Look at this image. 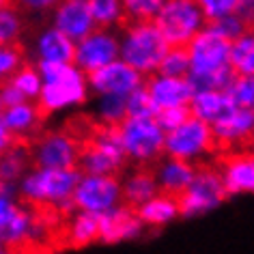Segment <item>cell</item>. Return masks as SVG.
I'll return each instance as SVG.
<instances>
[{
  "instance_id": "cell-7",
  "label": "cell",
  "mask_w": 254,
  "mask_h": 254,
  "mask_svg": "<svg viewBox=\"0 0 254 254\" xmlns=\"http://www.w3.org/2000/svg\"><path fill=\"white\" fill-rule=\"evenodd\" d=\"M125 164L127 160L121 149L117 127H97L80 149L78 173L117 177L119 170L125 168Z\"/></svg>"
},
{
  "instance_id": "cell-15",
  "label": "cell",
  "mask_w": 254,
  "mask_h": 254,
  "mask_svg": "<svg viewBox=\"0 0 254 254\" xmlns=\"http://www.w3.org/2000/svg\"><path fill=\"white\" fill-rule=\"evenodd\" d=\"M218 175L222 186L226 190V196H244L252 194L254 190V157L248 149L231 151L226 157H222Z\"/></svg>"
},
{
  "instance_id": "cell-32",
  "label": "cell",
  "mask_w": 254,
  "mask_h": 254,
  "mask_svg": "<svg viewBox=\"0 0 254 254\" xmlns=\"http://www.w3.org/2000/svg\"><path fill=\"white\" fill-rule=\"evenodd\" d=\"M11 84H13L20 95L26 101H37L39 97V91H41V75L37 71V67L33 65H22L17 71L11 75Z\"/></svg>"
},
{
  "instance_id": "cell-9",
  "label": "cell",
  "mask_w": 254,
  "mask_h": 254,
  "mask_svg": "<svg viewBox=\"0 0 254 254\" xmlns=\"http://www.w3.org/2000/svg\"><path fill=\"white\" fill-rule=\"evenodd\" d=\"M228 198L226 190L222 186L218 168L200 166L190 181V186L183 190V194L177 198L179 205V218H200L222 207V202Z\"/></svg>"
},
{
  "instance_id": "cell-41",
  "label": "cell",
  "mask_w": 254,
  "mask_h": 254,
  "mask_svg": "<svg viewBox=\"0 0 254 254\" xmlns=\"http://www.w3.org/2000/svg\"><path fill=\"white\" fill-rule=\"evenodd\" d=\"M15 2L17 7L26 13H35V15H41V13H52V9L61 0H11Z\"/></svg>"
},
{
  "instance_id": "cell-16",
  "label": "cell",
  "mask_w": 254,
  "mask_h": 254,
  "mask_svg": "<svg viewBox=\"0 0 254 254\" xmlns=\"http://www.w3.org/2000/svg\"><path fill=\"white\" fill-rule=\"evenodd\" d=\"M144 233L136 211L127 205H117L104 215H99V244H123V241H134Z\"/></svg>"
},
{
  "instance_id": "cell-42",
  "label": "cell",
  "mask_w": 254,
  "mask_h": 254,
  "mask_svg": "<svg viewBox=\"0 0 254 254\" xmlns=\"http://www.w3.org/2000/svg\"><path fill=\"white\" fill-rule=\"evenodd\" d=\"M0 99H2V106L4 108H9V106H17V104H22V101H26L20 95V91L11 84V82H4L2 86H0Z\"/></svg>"
},
{
  "instance_id": "cell-36",
  "label": "cell",
  "mask_w": 254,
  "mask_h": 254,
  "mask_svg": "<svg viewBox=\"0 0 254 254\" xmlns=\"http://www.w3.org/2000/svg\"><path fill=\"white\" fill-rule=\"evenodd\" d=\"M224 93L228 95V99L233 101L235 108L252 110V106H254V80L252 78L235 75V78L231 80V84L224 88Z\"/></svg>"
},
{
  "instance_id": "cell-20",
  "label": "cell",
  "mask_w": 254,
  "mask_h": 254,
  "mask_svg": "<svg viewBox=\"0 0 254 254\" xmlns=\"http://www.w3.org/2000/svg\"><path fill=\"white\" fill-rule=\"evenodd\" d=\"M151 173H153L157 190H160L162 194L179 198L183 194V190L192 181L196 166L194 164H188V162H181V160H175V157H160Z\"/></svg>"
},
{
  "instance_id": "cell-25",
  "label": "cell",
  "mask_w": 254,
  "mask_h": 254,
  "mask_svg": "<svg viewBox=\"0 0 254 254\" xmlns=\"http://www.w3.org/2000/svg\"><path fill=\"white\" fill-rule=\"evenodd\" d=\"M144 228H164L179 218V205L175 196L157 192L153 198L134 209Z\"/></svg>"
},
{
  "instance_id": "cell-35",
  "label": "cell",
  "mask_w": 254,
  "mask_h": 254,
  "mask_svg": "<svg viewBox=\"0 0 254 254\" xmlns=\"http://www.w3.org/2000/svg\"><path fill=\"white\" fill-rule=\"evenodd\" d=\"M125 112H127V117H131V119H153L157 114L144 84L140 88H136V91H131L125 97Z\"/></svg>"
},
{
  "instance_id": "cell-27",
  "label": "cell",
  "mask_w": 254,
  "mask_h": 254,
  "mask_svg": "<svg viewBox=\"0 0 254 254\" xmlns=\"http://www.w3.org/2000/svg\"><path fill=\"white\" fill-rule=\"evenodd\" d=\"M228 67H231L233 75H241V78H252L254 73V35L248 30L235 41H231L228 48Z\"/></svg>"
},
{
  "instance_id": "cell-6",
  "label": "cell",
  "mask_w": 254,
  "mask_h": 254,
  "mask_svg": "<svg viewBox=\"0 0 254 254\" xmlns=\"http://www.w3.org/2000/svg\"><path fill=\"white\" fill-rule=\"evenodd\" d=\"M119 142L123 149L127 162H134L138 166L155 164L164 155V131L153 119H131L127 117L117 127Z\"/></svg>"
},
{
  "instance_id": "cell-30",
  "label": "cell",
  "mask_w": 254,
  "mask_h": 254,
  "mask_svg": "<svg viewBox=\"0 0 254 254\" xmlns=\"http://www.w3.org/2000/svg\"><path fill=\"white\" fill-rule=\"evenodd\" d=\"M88 11L93 15V22L97 28L112 30L114 26L123 24V7L121 0H86Z\"/></svg>"
},
{
  "instance_id": "cell-38",
  "label": "cell",
  "mask_w": 254,
  "mask_h": 254,
  "mask_svg": "<svg viewBox=\"0 0 254 254\" xmlns=\"http://www.w3.org/2000/svg\"><path fill=\"white\" fill-rule=\"evenodd\" d=\"M24 65V52L17 46H0V86Z\"/></svg>"
},
{
  "instance_id": "cell-13",
  "label": "cell",
  "mask_w": 254,
  "mask_h": 254,
  "mask_svg": "<svg viewBox=\"0 0 254 254\" xmlns=\"http://www.w3.org/2000/svg\"><path fill=\"white\" fill-rule=\"evenodd\" d=\"M119 61V35L108 28H95L73 46V65L84 75Z\"/></svg>"
},
{
  "instance_id": "cell-14",
  "label": "cell",
  "mask_w": 254,
  "mask_h": 254,
  "mask_svg": "<svg viewBox=\"0 0 254 254\" xmlns=\"http://www.w3.org/2000/svg\"><path fill=\"white\" fill-rule=\"evenodd\" d=\"M86 82H88V91L95 97H101V95L127 97L131 91H136V88H140L144 84V78L119 59L110 63V65L97 69V71L88 73Z\"/></svg>"
},
{
  "instance_id": "cell-31",
  "label": "cell",
  "mask_w": 254,
  "mask_h": 254,
  "mask_svg": "<svg viewBox=\"0 0 254 254\" xmlns=\"http://www.w3.org/2000/svg\"><path fill=\"white\" fill-rule=\"evenodd\" d=\"M24 28H26V22L15 4L0 9V46H15L22 39Z\"/></svg>"
},
{
  "instance_id": "cell-17",
  "label": "cell",
  "mask_w": 254,
  "mask_h": 254,
  "mask_svg": "<svg viewBox=\"0 0 254 254\" xmlns=\"http://www.w3.org/2000/svg\"><path fill=\"white\" fill-rule=\"evenodd\" d=\"M50 26L63 33L73 43L84 39L88 33L97 28L91 11H88L86 0H61L52 9V24Z\"/></svg>"
},
{
  "instance_id": "cell-39",
  "label": "cell",
  "mask_w": 254,
  "mask_h": 254,
  "mask_svg": "<svg viewBox=\"0 0 254 254\" xmlns=\"http://www.w3.org/2000/svg\"><path fill=\"white\" fill-rule=\"evenodd\" d=\"M211 26L218 30V33L224 37L226 41H235L237 37H241L244 33H248V30H250V24H246L239 15H235V13L222 17V20H218V22H213Z\"/></svg>"
},
{
  "instance_id": "cell-18",
  "label": "cell",
  "mask_w": 254,
  "mask_h": 254,
  "mask_svg": "<svg viewBox=\"0 0 254 254\" xmlns=\"http://www.w3.org/2000/svg\"><path fill=\"white\" fill-rule=\"evenodd\" d=\"M252 131H254V112L246 110V108H235L228 117L211 125L215 147L231 151L244 149V144L252 140Z\"/></svg>"
},
{
  "instance_id": "cell-2",
  "label": "cell",
  "mask_w": 254,
  "mask_h": 254,
  "mask_svg": "<svg viewBox=\"0 0 254 254\" xmlns=\"http://www.w3.org/2000/svg\"><path fill=\"white\" fill-rule=\"evenodd\" d=\"M80 179L78 168L56 170V168H37L30 170L15 186L17 196L33 209H52L59 213H71V194Z\"/></svg>"
},
{
  "instance_id": "cell-3",
  "label": "cell",
  "mask_w": 254,
  "mask_h": 254,
  "mask_svg": "<svg viewBox=\"0 0 254 254\" xmlns=\"http://www.w3.org/2000/svg\"><path fill=\"white\" fill-rule=\"evenodd\" d=\"M37 71L41 75V91L37 106L43 114H61L75 108H82L88 101L86 75L73 63L69 65H50L37 63Z\"/></svg>"
},
{
  "instance_id": "cell-1",
  "label": "cell",
  "mask_w": 254,
  "mask_h": 254,
  "mask_svg": "<svg viewBox=\"0 0 254 254\" xmlns=\"http://www.w3.org/2000/svg\"><path fill=\"white\" fill-rule=\"evenodd\" d=\"M228 48L231 41H226L211 24L192 37L186 52L190 61L188 80L194 91H224L231 84L235 75L228 67Z\"/></svg>"
},
{
  "instance_id": "cell-33",
  "label": "cell",
  "mask_w": 254,
  "mask_h": 254,
  "mask_svg": "<svg viewBox=\"0 0 254 254\" xmlns=\"http://www.w3.org/2000/svg\"><path fill=\"white\" fill-rule=\"evenodd\" d=\"M190 71V61L186 48H168L166 54L162 56L160 65H157V73L168 75V78H188Z\"/></svg>"
},
{
  "instance_id": "cell-11",
  "label": "cell",
  "mask_w": 254,
  "mask_h": 254,
  "mask_svg": "<svg viewBox=\"0 0 254 254\" xmlns=\"http://www.w3.org/2000/svg\"><path fill=\"white\" fill-rule=\"evenodd\" d=\"M82 142L67 129H50L41 134L33 142L30 162L37 168H56V170H71L78 168Z\"/></svg>"
},
{
  "instance_id": "cell-44",
  "label": "cell",
  "mask_w": 254,
  "mask_h": 254,
  "mask_svg": "<svg viewBox=\"0 0 254 254\" xmlns=\"http://www.w3.org/2000/svg\"><path fill=\"white\" fill-rule=\"evenodd\" d=\"M15 144V140H13V136L7 131V127L2 125V121H0V155L4 153V151H9L11 147Z\"/></svg>"
},
{
  "instance_id": "cell-22",
  "label": "cell",
  "mask_w": 254,
  "mask_h": 254,
  "mask_svg": "<svg viewBox=\"0 0 254 254\" xmlns=\"http://www.w3.org/2000/svg\"><path fill=\"white\" fill-rule=\"evenodd\" d=\"M2 125L7 131L13 136V140H24V138L35 136L41 129L43 123V112L39 110L37 101H22L17 106H9L2 110Z\"/></svg>"
},
{
  "instance_id": "cell-12",
  "label": "cell",
  "mask_w": 254,
  "mask_h": 254,
  "mask_svg": "<svg viewBox=\"0 0 254 254\" xmlns=\"http://www.w3.org/2000/svg\"><path fill=\"white\" fill-rule=\"evenodd\" d=\"M121 179L101 175H80L71 194L73 211H84L93 215H104L121 205Z\"/></svg>"
},
{
  "instance_id": "cell-46",
  "label": "cell",
  "mask_w": 254,
  "mask_h": 254,
  "mask_svg": "<svg viewBox=\"0 0 254 254\" xmlns=\"http://www.w3.org/2000/svg\"><path fill=\"white\" fill-rule=\"evenodd\" d=\"M0 254H22V252H17V250H0Z\"/></svg>"
},
{
  "instance_id": "cell-28",
  "label": "cell",
  "mask_w": 254,
  "mask_h": 254,
  "mask_svg": "<svg viewBox=\"0 0 254 254\" xmlns=\"http://www.w3.org/2000/svg\"><path fill=\"white\" fill-rule=\"evenodd\" d=\"M30 153L22 144H13L9 151L0 155V181L9 183V186H17L20 179L30 170Z\"/></svg>"
},
{
  "instance_id": "cell-26",
  "label": "cell",
  "mask_w": 254,
  "mask_h": 254,
  "mask_svg": "<svg viewBox=\"0 0 254 254\" xmlns=\"http://www.w3.org/2000/svg\"><path fill=\"white\" fill-rule=\"evenodd\" d=\"M99 241V215L73 211L67 220V244L71 248H86Z\"/></svg>"
},
{
  "instance_id": "cell-48",
  "label": "cell",
  "mask_w": 254,
  "mask_h": 254,
  "mask_svg": "<svg viewBox=\"0 0 254 254\" xmlns=\"http://www.w3.org/2000/svg\"><path fill=\"white\" fill-rule=\"evenodd\" d=\"M0 250H2V248H0Z\"/></svg>"
},
{
  "instance_id": "cell-24",
  "label": "cell",
  "mask_w": 254,
  "mask_h": 254,
  "mask_svg": "<svg viewBox=\"0 0 254 254\" xmlns=\"http://www.w3.org/2000/svg\"><path fill=\"white\" fill-rule=\"evenodd\" d=\"M160 192L155 183V177L149 168H136L131 173H127L121 181V200L123 205L136 209L144 205L147 200H151L153 196Z\"/></svg>"
},
{
  "instance_id": "cell-21",
  "label": "cell",
  "mask_w": 254,
  "mask_h": 254,
  "mask_svg": "<svg viewBox=\"0 0 254 254\" xmlns=\"http://www.w3.org/2000/svg\"><path fill=\"white\" fill-rule=\"evenodd\" d=\"M73 46L71 39H67L52 26H46L37 33L33 41V52L37 63H50V65H69L73 63Z\"/></svg>"
},
{
  "instance_id": "cell-29",
  "label": "cell",
  "mask_w": 254,
  "mask_h": 254,
  "mask_svg": "<svg viewBox=\"0 0 254 254\" xmlns=\"http://www.w3.org/2000/svg\"><path fill=\"white\" fill-rule=\"evenodd\" d=\"M93 117L99 127H119L127 119L125 112V97H112V95H101L93 101Z\"/></svg>"
},
{
  "instance_id": "cell-34",
  "label": "cell",
  "mask_w": 254,
  "mask_h": 254,
  "mask_svg": "<svg viewBox=\"0 0 254 254\" xmlns=\"http://www.w3.org/2000/svg\"><path fill=\"white\" fill-rule=\"evenodd\" d=\"M164 0H121L123 17L129 22H153Z\"/></svg>"
},
{
  "instance_id": "cell-5",
  "label": "cell",
  "mask_w": 254,
  "mask_h": 254,
  "mask_svg": "<svg viewBox=\"0 0 254 254\" xmlns=\"http://www.w3.org/2000/svg\"><path fill=\"white\" fill-rule=\"evenodd\" d=\"M50 231V222L37 209L17 200V194H0V248L20 250L39 241Z\"/></svg>"
},
{
  "instance_id": "cell-45",
  "label": "cell",
  "mask_w": 254,
  "mask_h": 254,
  "mask_svg": "<svg viewBox=\"0 0 254 254\" xmlns=\"http://www.w3.org/2000/svg\"><path fill=\"white\" fill-rule=\"evenodd\" d=\"M11 4H13L11 0H0V9H7V7H11Z\"/></svg>"
},
{
  "instance_id": "cell-43",
  "label": "cell",
  "mask_w": 254,
  "mask_h": 254,
  "mask_svg": "<svg viewBox=\"0 0 254 254\" xmlns=\"http://www.w3.org/2000/svg\"><path fill=\"white\" fill-rule=\"evenodd\" d=\"M235 15H239L246 24H250L252 22V15H254V0H241L237 11H235Z\"/></svg>"
},
{
  "instance_id": "cell-47",
  "label": "cell",
  "mask_w": 254,
  "mask_h": 254,
  "mask_svg": "<svg viewBox=\"0 0 254 254\" xmlns=\"http://www.w3.org/2000/svg\"><path fill=\"white\" fill-rule=\"evenodd\" d=\"M2 110H4V106H2V99H0V117H2Z\"/></svg>"
},
{
  "instance_id": "cell-40",
  "label": "cell",
  "mask_w": 254,
  "mask_h": 254,
  "mask_svg": "<svg viewBox=\"0 0 254 254\" xmlns=\"http://www.w3.org/2000/svg\"><path fill=\"white\" fill-rule=\"evenodd\" d=\"M186 119H190L188 108H168V110H160L155 114V121H157V125L162 127L164 134L177 129V127H179Z\"/></svg>"
},
{
  "instance_id": "cell-4",
  "label": "cell",
  "mask_w": 254,
  "mask_h": 254,
  "mask_svg": "<svg viewBox=\"0 0 254 254\" xmlns=\"http://www.w3.org/2000/svg\"><path fill=\"white\" fill-rule=\"evenodd\" d=\"M166 50L168 43L153 22H129L119 35V59L142 78L157 73V65Z\"/></svg>"
},
{
  "instance_id": "cell-10",
  "label": "cell",
  "mask_w": 254,
  "mask_h": 254,
  "mask_svg": "<svg viewBox=\"0 0 254 254\" xmlns=\"http://www.w3.org/2000/svg\"><path fill=\"white\" fill-rule=\"evenodd\" d=\"M213 149L215 142L211 127L194 117L186 119L177 129L166 131V136H164V155L194 164V166L207 160L213 153Z\"/></svg>"
},
{
  "instance_id": "cell-8",
  "label": "cell",
  "mask_w": 254,
  "mask_h": 254,
  "mask_svg": "<svg viewBox=\"0 0 254 254\" xmlns=\"http://www.w3.org/2000/svg\"><path fill=\"white\" fill-rule=\"evenodd\" d=\"M153 24L168 48H186L192 37L207 26V20L194 0H164Z\"/></svg>"
},
{
  "instance_id": "cell-23",
  "label": "cell",
  "mask_w": 254,
  "mask_h": 254,
  "mask_svg": "<svg viewBox=\"0 0 254 254\" xmlns=\"http://www.w3.org/2000/svg\"><path fill=\"white\" fill-rule=\"evenodd\" d=\"M188 110L190 117L198 119L211 127L218 121L228 117L235 110V106L224 91H194L192 99L188 104Z\"/></svg>"
},
{
  "instance_id": "cell-19",
  "label": "cell",
  "mask_w": 254,
  "mask_h": 254,
  "mask_svg": "<svg viewBox=\"0 0 254 254\" xmlns=\"http://www.w3.org/2000/svg\"><path fill=\"white\" fill-rule=\"evenodd\" d=\"M155 110H168V108H188L194 95V86L188 78H168V75L153 73L144 82Z\"/></svg>"
},
{
  "instance_id": "cell-37",
  "label": "cell",
  "mask_w": 254,
  "mask_h": 254,
  "mask_svg": "<svg viewBox=\"0 0 254 254\" xmlns=\"http://www.w3.org/2000/svg\"><path fill=\"white\" fill-rule=\"evenodd\" d=\"M198 4L202 17L207 20V24H213L222 20L226 15H233L237 11L241 0H194Z\"/></svg>"
}]
</instances>
